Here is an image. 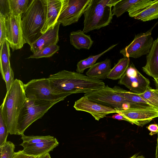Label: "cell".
Masks as SVG:
<instances>
[{"instance_id":"cell-19","label":"cell","mask_w":158,"mask_h":158,"mask_svg":"<svg viewBox=\"0 0 158 158\" xmlns=\"http://www.w3.org/2000/svg\"><path fill=\"white\" fill-rule=\"evenodd\" d=\"M113 88L121 96L131 103L135 108L155 110L139 94L127 91L118 86H115Z\"/></svg>"},{"instance_id":"cell-23","label":"cell","mask_w":158,"mask_h":158,"mask_svg":"<svg viewBox=\"0 0 158 158\" xmlns=\"http://www.w3.org/2000/svg\"><path fill=\"white\" fill-rule=\"evenodd\" d=\"M10 46L9 43L6 40L0 46V71L3 79L8 68L10 65Z\"/></svg>"},{"instance_id":"cell-6","label":"cell","mask_w":158,"mask_h":158,"mask_svg":"<svg viewBox=\"0 0 158 158\" xmlns=\"http://www.w3.org/2000/svg\"><path fill=\"white\" fill-rule=\"evenodd\" d=\"M24 86L27 98L61 101L66 98L63 95L52 91L48 78L32 79L24 84Z\"/></svg>"},{"instance_id":"cell-25","label":"cell","mask_w":158,"mask_h":158,"mask_svg":"<svg viewBox=\"0 0 158 158\" xmlns=\"http://www.w3.org/2000/svg\"><path fill=\"white\" fill-rule=\"evenodd\" d=\"M31 1L29 0H8L9 13L15 15L22 16Z\"/></svg>"},{"instance_id":"cell-4","label":"cell","mask_w":158,"mask_h":158,"mask_svg":"<svg viewBox=\"0 0 158 158\" xmlns=\"http://www.w3.org/2000/svg\"><path fill=\"white\" fill-rule=\"evenodd\" d=\"M45 22L43 5L41 0H32L22 16L23 30L26 43L31 46L42 35Z\"/></svg>"},{"instance_id":"cell-30","label":"cell","mask_w":158,"mask_h":158,"mask_svg":"<svg viewBox=\"0 0 158 158\" xmlns=\"http://www.w3.org/2000/svg\"><path fill=\"white\" fill-rule=\"evenodd\" d=\"M21 139L23 140V142L34 143L48 142L54 140L56 138L51 135L26 136L23 135H22Z\"/></svg>"},{"instance_id":"cell-35","label":"cell","mask_w":158,"mask_h":158,"mask_svg":"<svg viewBox=\"0 0 158 158\" xmlns=\"http://www.w3.org/2000/svg\"><path fill=\"white\" fill-rule=\"evenodd\" d=\"M0 15L5 18L7 15L9 13L8 0H0Z\"/></svg>"},{"instance_id":"cell-1","label":"cell","mask_w":158,"mask_h":158,"mask_svg":"<svg viewBox=\"0 0 158 158\" xmlns=\"http://www.w3.org/2000/svg\"><path fill=\"white\" fill-rule=\"evenodd\" d=\"M48 78L52 91L66 98L72 94H85L106 86L101 80L65 70L50 75Z\"/></svg>"},{"instance_id":"cell-24","label":"cell","mask_w":158,"mask_h":158,"mask_svg":"<svg viewBox=\"0 0 158 158\" xmlns=\"http://www.w3.org/2000/svg\"><path fill=\"white\" fill-rule=\"evenodd\" d=\"M117 44H116L113 45L107 49L98 54L95 56H90L85 59L79 61L77 64V72L82 74L83 73L85 69L90 68L94 65L97 60L102 55L112 49Z\"/></svg>"},{"instance_id":"cell-39","label":"cell","mask_w":158,"mask_h":158,"mask_svg":"<svg viewBox=\"0 0 158 158\" xmlns=\"http://www.w3.org/2000/svg\"><path fill=\"white\" fill-rule=\"evenodd\" d=\"M157 134V144L156 152V157L155 158H158V133Z\"/></svg>"},{"instance_id":"cell-29","label":"cell","mask_w":158,"mask_h":158,"mask_svg":"<svg viewBox=\"0 0 158 158\" xmlns=\"http://www.w3.org/2000/svg\"><path fill=\"white\" fill-rule=\"evenodd\" d=\"M155 0H139L128 11L129 16L134 18L136 15L155 2Z\"/></svg>"},{"instance_id":"cell-38","label":"cell","mask_w":158,"mask_h":158,"mask_svg":"<svg viewBox=\"0 0 158 158\" xmlns=\"http://www.w3.org/2000/svg\"><path fill=\"white\" fill-rule=\"evenodd\" d=\"M112 118L113 119H116L118 120H123L125 121L133 124L129 120L127 119L121 114L118 113L115 114L113 115L112 116Z\"/></svg>"},{"instance_id":"cell-16","label":"cell","mask_w":158,"mask_h":158,"mask_svg":"<svg viewBox=\"0 0 158 158\" xmlns=\"http://www.w3.org/2000/svg\"><path fill=\"white\" fill-rule=\"evenodd\" d=\"M59 143L57 139L34 143L23 142L20 145L23 146L24 153L35 156H40L52 151L57 146Z\"/></svg>"},{"instance_id":"cell-31","label":"cell","mask_w":158,"mask_h":158,"mask_svg":"<svg viewBox=\"0 0 158 158\" xmlns=\"http://www.w3.org/2000/svg\"><path fill=\"white\" fill-rule=\"evenodd\" d=\"M15 146L12 142L8 141L0 147V158H13Z\"/></svg>"},{"instance_id":"cell-3","label":"cell","mask_w":158,"mask_h":158,"mask_svg":"<svg viewBox=\"0 0 158 158\" xmlns=\"http://www.w3.org/2000/svg\"><path fill=\"white\" fill-rule=\"evenodd\" d=\"M119 0H90L83 15V31L86 33L106 27L112 22L111 8Z\"/></svg>"},{"instance_id":"cell-14","label":"cell","mask_w":158,"mask_h":158,"mask_svg":"<svg viewBox=\"0 0 158 158\" xmlns=\"http://www.w3.org/2000/svg\"><path fill=\"white\" fill-rule=\"evenodd\" d=\"M73 107L77 110L89 113L97 121L109 114L116 113L114 108L92 101L85 96L75 101Z\"/></svg>"},{"instance_id":"cell-27","label":"cell","mask_w":158,"mask_h":158,"mask_svg":"<svg viewBox=\"0 0 158 158\" xmlns=\"http://www.w3.org/2000/svg\"><path fill=\"white\" fill-rule=\"evenodd\" d=\"M139 95L149 104L158 111V90L153 89L150 86L146 91Z\"/></svg>"},{"instance_id":"cell-17","label":"cell","mask_w":158,"mask_h":158,"mask_svg":"<svg viewBox=\"0 0 158 158\" xmlns=\"http://www.w3.org/2000/svg\"><path fill=\"white\" fill-rule=\"evenodd\" d=\"M146 63L142 67L143 71L148 76L156 78L158 77V36L154 40L146 56Z\"/></svg>"},{"instance_id":"cell-13","label":"cell","mask_w":158,"mask_h":158,"mask_svg":"<svg viewBox=\"0 0 158 158\" xmlns=\"http://www.w3.org/2000/svg\"><path fill=\"white\" fill-rule=\"evenodd\" d=\"M45 17V22L41 31L43 34L53 28L58 23V18L63 10L65 0H41Z\"/></svg>"},{"instance_id":"cell-40","label":"cell","mask_w":158,"mask_h":158,"mask_svg":"<svg viewBox=\"0 0 158 158\" xmlns=\"http://www.w3.org/2000/svg\"><path fill=\"white\" fill-rule=\"evenodd\" d=\"M39 158H51L49 153H47L39 157Z\"/></svg>"},{"instance_id":"cell-41","label":"cell","mask_w":158,"mask_h":158,"mask_svg":"<svg viewBox=\"0 0 158 158\" xmlns=\"http://www.w3.org/2000/svg\"><path fill=\"white\" fill-rule=\"evenodd\" d=\"M138 154H135L130 158H145L143 156H139L138 155Z\"/></svg>"},{"instance_id":"cell-12","label":"cell","mask_w":158,"mask_h":158,"mask_svg":"<svg viewBox=\"0 0 158 158\" xmlns=\"http://www.w3.org/2000/svg\"><path fill=\"white\" fill-rule=\"evenodd\" d=\"M114 109L116 113L129 120L133 124L141 127L158 117V111L155 109L131 107Z\"/></svg>"},{"instance_id":"cell-15","label":"cell","mask_w":158,"mask_h":158,"mask_svg":"<svg viewBox=\"0 0 158 158\" xmlns=\"http://www.w3.org/2000/svg\"><path fill=\"white\" fill-rule=\"evenodd\" d=\"M60 23H57L53 28H51L30 46L33 53L50 45L57 44L59 41V30Z\"/></svg>"},{"instance_id":"cell-22","label":"cell","mask_w":158,"mask_h":158,"mask_svg":"<svg viewBox=\"0 0 158 158\" xmlns=\"http://www.w3.org/2000/svg\"><path fill=\"white\" fill-rule=\"evenodd\" d=\"M143 22L149 21L158 18V0L155 2L133 18Z\"/></svg>"},{"instance_id":"cell-10","label":"cell","mask_w":158,"mask_h":158,"mask_svg":"<svg viewBox=\"0 0 158 158\" xmlns=\"http://www.w3.org/2000/svg\"><path fill=\"white\" fill-rule=\"evenodd\" d=\"M118 84L124 85L131 92L140 94L146 91L147 87L150 86V82L148 79L138 70L132 63L119 79Z\"/></svg>"},{"instance_id":"cell-9","label":"cell","mask_w":158,"mask_h":158,"mask_svg":"<svg viewBox=\"0 0 158 158\" xmlns=\"http://www.w3.org/2000/svg\"><path fill=\"white\" fill-rule=\"evenodd\" d=\"M6 40L13 51L26 44L23 30L22 16L8 14L5 19Z\"/></svg>"},{"instance_id":"cell-5","label":"cell","mask_w":158,"mask_h":158,"mask_svg":"<svg viewBox=\"0 0 158 158\" xmlns=\"http://www.w3.org/2000/svg\"><path fill=\"white\" fill-rule=\"evenodd\" d=\"M60 100L47 101L27 98L19 115L17 135H24L25 130L36 120L41 118Z\"/></svg>"},{"instance_id":"cell-21","label":"cell","mask_w":158,"mask_h":158,"mask_svg":"<svg viewBox=\"0 0 158 158\" xmlns=\"http://www.w3.org/2000/svg\"><path fill=\"white\" fill-rule=\"evenodd\" d=\"M129 58L123 57L114 64L107 78L112 80L119 79L124 74L130 65Z\"/></svg>"},{"instance_id":"cell-7","label":"cell","mask_w":158,"mask_h":158,"mask_svg":"<svg viewBox=\"0 0 158 158\" xmlns=\"http://www.w3.org/2000/svg\"><path fill=\"white\" fill-rule=\"evenodd\" d=\"M84 95L89 100L114 108H135L131 103L121 96L113 88L107 85Z\"/></svg>"},{"instance_id":"cell-34","label":"cell","mask_w":158,"mask_h":158,"mask_svg":"<svg viewBox=\"0 0 158 158\" xmlns=\"http://www.w3.org/2000/svg\"><path fill=\"white\" fill-rule=\"evenodd\" d=\"M5 19L4 16L0 15V46L6 40Z\"/></svg>"},{"instance_id":"cell-28","label":"cell","mask_w":158,"mask_h":158,"mask_svg":"<svg viewBox=\"0 0 158 158\" xmlns=\"http://www.w3.org/2000/svg\"><path fill=\"white\" fill-rule=\"evenodd\" d=\"M60 49V47L57 44L50 45L37 51L27 59H39L41 58L50 57L53 55Z\"/></svg>"},{"instance_id":"cell-11","label":"cell","mask_w":158,"mask_h":158,"mask_svg":"<svg viewBox=\"0 0 158 158\" xmlns=\"http://www.w3.org/2000/svg\"><path fill=\"white\" fill-rule=\"evenodd\" d=\"M90 0H65L64 8L57 22L63 26L77 23L89 3Z\"/></svg>"},{"instance_id":"cell-20","label":"cell","mask_w":158,"mask_h":158,"mask_svg":"<svg viewBox=\"0 0 158 158\" xmlns=\"http://www.w3.org/2000/svg\"><path fill=\"white\" fill-rule=\"evenodd\" d=\"M69 38L70 44L78 50L81 49L89 50L94 42L90 35L85 34L81 30L71 32Z\"/></svg>"},{"instance_id":"cell-2","label":"cell","mask_w":158,"mask_h":158,"mask_svg":"<svg viewBox=\"0 0 158 158\" xmlns=\"http://www.w3.org/2000/svg\"><path fill=\"white\" fill-rule=\"evenodd\" d=\"M24 85L21 80L15 79L0 106V112L10 135H17L19 115L27 99Z\"/></svg>"},{"instance_id":"cell-37","label":"cell","mask_w":158,"mask_h":158,"mask_svg":"<svg viewBox=\"0 0 158 158\" xmlns=\"http://www.w3.org/2000/svg\"><path fill=\"white\" fill-rule=\"evenodd\" d=\"M146 127L150 131L149 134L151 136L158 133V125L157 124H151Z\"/></svg>"},{"instance_id":"cell-8","label":"cell","mask_w":158,"mask_h":158,"mask_svg":"<svg viewBox=\"0 0 158 158\" xmlns=\"http://www.w3.org/2000/svg\"><path fill=\"white\" fill-rule=\"evenodd\" d=\"M153 27L145 32L135 35L131 43L120 50V53L124 57L137 58L148 53L154 41L152 36Z\"/></svg>"},{"instance_id":"cell-26","label":"cell","mask_w":158,"mask_h":158,"mask_svg":"<svg viewBox=\"0 0 158 158\" xmlns=\"http://www.w3.org/2000/svg\"><path fill=\"white\" fill-rule=\"evenodd\" d=\"M139 0H119L114 6L112 10V15L118 17L128 12Z\"/></svg>"},{"instance_id":"cell-18","label":"cell","mask_w":158,"mask_h":158,"mask_svg":"<svg viewBox=\"0 0 158 158\" xmlns=\"http://www.w3.org/2000/svg\"><path fill=\"white\" fill-rule=\"evenodd\" d=\"M111 61L110 59L96 64L89 68L86 73L87 76L99 80L105 79L110 71Z\"/></svg>"},{"instance_id":"cell-33","label":"cell","mask_w":158,"mask_h":158,"mask_svg":"<svg viewBox=\"0 0 158 158\" xmlns=\"http://www.w3.org/2000/svg\"><path fill=\"white\" fill-rule=\"evenodd\" d=\"M3 80L6 83L7 91H8L10 89L15 81L14 73L10 65L8 68L5 74Z\"/></svg>"},{"instance_id":"cell-32","label":"cell","mask_w":158,"mask_h":158,"mask_svg":"<svg viewBox=\"0 0 158 158\" xmlns=\"http://www.w3.org/2000/svg\"><path fill=\"white\" fill-rule=\"evenodd\" d=\"M9 133L2 113L0 112V147L7 141L6 139Z\"/></svg>"},{"instance_id":"cell-36","label":"cell","mask_w":158,"mask_h":158,"mask_svg":"<svg viewBox=\"0 0 158 158\" xmlns=\"http://www.w3.org/2000/svg\"><path fill=\"white\" fill-rule=\"evenodd\" d=\"M39 157L28 155L23 152L22 150H19L14 153L13 158H39Z\"/></svg>"},{"instance_id":"cell-42","label":"cell","mask_w":158,"mask_h":158,"mask_svg":"<svg viewBox=\"0 0 158 158\" xmlns=\"http://www.w3.org/2000/svg\"><path fill=\"white\" fill-rule=\"evenodd\" d=\"M154 81L156 88V89L158 90V77L154 79Z\"/></svg>"}]
</instances>
